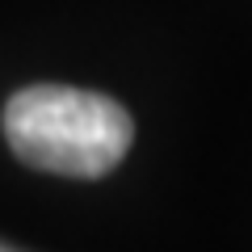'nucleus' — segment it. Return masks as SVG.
<instances>
[{
  "label": "nucleus",
  "mask_w": 252,
  "mask_h": 252,
  "mask_svg": "<svg viewBox=\"0 0 252 252\" xmlns=\"http://www.w3.org/2000/svg\"><path fill=\"white\" fill-rule=\"evenodd\" d=\"M0 252H17V248H9V244H0Z\"/></svg>",
  "instance_id": "nucleus-2"
},
{
  "label": "nucleus",
  "mask_w": 252,
  "mask_h": 252,
  "mask_svg": "<svg viewBox=\"0 0 252 252\" xmlns=\"http://www.w3.org/2000/svg\"><path fill=\"white\" fill-rule=\"evenodd\" d=\"M13 156L38 172L97 181L114 172L135 143V122L114 97L67 84H30L4 105Z\"/></svg>",
  "instance_id": "nucleus-1"
}]
</instances>
